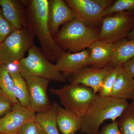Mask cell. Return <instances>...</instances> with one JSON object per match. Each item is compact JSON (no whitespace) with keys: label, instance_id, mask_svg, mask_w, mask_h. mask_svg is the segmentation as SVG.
I'll list each match as a JSON object with an SVG mask.
<instances>
[{"label":"cell","instance_id":"obj_1","mask_svg":"<svg viewBox=\"0 0 134 134\" xmlns=\"http://www.w3.org/2000/svg\"><path fill=\"white\" fill-rule=\"evenodd\" d=\"M26 13L27 28L38 39L41 50L51 62H55L66 52L55 43L48 20V0L21 1Z\"/></svg>","mask_w":134,"mask_h":134},{"label":"cell","instance_id":"obj_2","mask_svg":"<svg viewBox=\"0 0 134 134\" xmlns=\"http://www.w3.org/2000/svg\"><path fill=\"white\" fill-rule=\"evenodd\" d=\"M127 100L97 95L81 119V132L98 134L100 126L106 120L114 121L129 105Z\"/></svg>","mask_w":134,"mask_h":134},{"label":"cell","instance_id":"obj_3","mask_svg":"<svg viewBox=\"0 0 134 134\" xmlns=\"http://www.w3.org/2000/svg\"><path fill=\"white\" fill-rule=\"evenodd\" d=\"M99 34V32L96 29L87 26L76 18L63 25L53 37L63 50L77 53L87 49L98 40Z\"/></svg>","mask_w":134,"mask_h":134},{"label":"cell","instance_id":"obj_4","mask_svg":"<svg viewBox=\"0 0 134 134\" xmlns=\"http://www.w3.org/2000/svg\"><path fill=\"white\" fill-rule=\"evenodd\" d=\"M28 55L17 63L18 69L24 79L29 77H43L49 81L64 82L66 77L55 69V64L45 56L41 48L34 44L29 49Z\"/></svg>","mask_w":134,"mask_h":134},{"label":"cell","instance_id":"obj_5","mask_svg":"<svg viewBox=\"0 0 134 134\" xmlns=\"http://www.w3.org/2000/svg\"><path fill=\"white\" fill-rule=\"evenodd\" d=\"M65 108L82 119L97 94L89 87L81 84L66 85L59 89L52 88Z\"/></svg>","mask_w":134,"mask_h":134},{"label":"cell","instance_id":"obj_6","mask_svg":"<svg viewBox=\"0 0 134 134\" xmlns=\"http://www.w3.org/2000/svg\"><path fill=\"white\" fill-rule=\"evenodd\" d=\"M35 36L27 28L15 30L1 44L0 60L8 65L19 62L34 44Z\"/></svg>","mask_w":134,"mask_h":134},{"label":"cell","instance_id":"obj_7","mask_svg":"<svg viewBox=\"0 0 134 134\" xmlns=\"http://www.w3.org/2000/svg\"><path fill=\"white\" fill-rule=\"evenodd\" d=\"M98 40L110 43L126 38L134 26V13L124 11L104 17Z\"/></svg>","mask_w":134,"mask_h":134},{"label":"cell","instance_id":"obj_8","mask_svg":"<svg viewBox=\"0 0 134 134\" xmlns=\"http://www.w3.org/2000/svg\"><path fill=\"white\" fill-rule=\"evenodd\" d=\"M69 7L79 19L87 26L102 23L105 9L98 0H65Z\"/></svg>","mask_w":134,"mask_h":134},{"label":"cell","instance_id":"obj_9","mask_svg":"<svg viewBox=\"0 0 134 134\" xmlns=\"http://www.w3.org/2000/svg\"><path fill=\"white\" fill-rule=\"evenodd\" d=\"M24 79L28 86L32 111L37 113L49 110L52 105L47 92L50 81L36 76L29 77Z\"/></svg>","mask_w":134,"mask_h":134},{"label":"cell","instance_id":"obj_10","mask_svg":"<svg viewBox=\"0 0 134 134\" xmlns=\"http://www.w3.org/2000/svg\"><path fill=\"white\" fill-rule=\"evenodd\" d=\"M36 114L20 104L15 105L9 112L0 118V133L16 134L25 123L36 120Z\"/></svg>","mask_w":134,"mask_h":134},{"label":"cell","instance_id":"obj_11","mask_svg":"<svg viewBox=\"0 0 134 134\" xmlns=\"http://www.w3.org/2000/svg\"><path fill=\"white\" fill-rule=\"evenodd\" d=\"M90 53L87 48L80 52L65 53L56 61L55 69L67 77L90 65Z\"/></svg>","mask_w":134,"mask_h":134},{"label":"cell","instance_id":"obj_12","mask_svg":"<svg viewBox=\"0 0 134 134\" xmlns=\"http://www.w3.org/2000/svg\"><path fill=\"white\" fill-rule=\"evenodd\" d=\"M76 19L74 13L65 1L48 0V24L53 36L58 33L60 26Z\"/></svg>","mask_w":134,"mask_h":134},{"label":"cell","instance_id":"obj_13","mask_svg":"<svg viewBox=\"0 0 134 134\" xmlns=\"http://www.w3.org/2000/svg\"><path fill=\"white\" fill-rule=\"evenodd\" d=\"M113 68L110 66L100 69L85 68L72 75L70 84H81L89 87L94 93H99L106 76Z\"/></svg>","mask_w":134,"mask_h":134},{"label":"cell","instance_id":"obj_14","mask_svg":"<svg viewBox=\"0 0 134 134\" xmlns=\"http://www.w3.org/2000/svg\"><path fill=\"white\" fill-rule=\"evenodd\" d=\"M3 16L15 30L27 28L26 13L20 0H0Z\"/></svg>","mask_w":134,"mask_h":134},{"label":"cell","instance_id":"obj_15","mask_svg":"<svg viewBox=\"0 0 134 134\" xmlns=\"http://www.w3.org/2000/svg\"><path fill=\"white\" fill-rule=\"evenodd\" d=\"M90 53L91 63L92 68H104L110 64L114 53V43L97 40L88 48Z\"/></svg>","mask_w":134,"mask_h":134},{"label":"cell","instance_id":"obj_16","mask_svg":"<svg viewBox=\"0 0 134 134\" xmlns=\"http://www.w3.org/2000/svg\"><path fill=\"white\" fill-rule=\"evenodd\" d=\"M110 97L134 100V79L123 67L117 77Z\"/></svg>","mask_w":134,"mask_h":134},{"label":"cell","instance_id":"obj_17","mask_svg":"<svg viewBox=\"0 0 134 134\" xmlns=\"http://www.w3.org/2000/svg\"><path fill=\"white\" fill-rule=\"evenodd\" d=\"M57 119L58 129L62 134H75L81 130V119L72 111L59 105Z\"/></svg>","mask_w":134,"mask_h":134},{"label":"cell","instance_id":"obj_18","mask_svg":"<svg viewBox=\"0 0 134 134\" xmlns=\"http://www.w3.org/2000/svg\"><path fill=\"white\" fill-rule=\"evenodd\" d=\"M7 66L14 81V94L15 98L21 105L31 110L29 90L25 79L20 74L16 64L15 68L12 64Z\"/></svg>","mask_w":134,"mask_h":134},{"label":"cell","instance_id":"obj_19","mask_svg":"<svg viewBox=\"0 0 134 134\" xmlns=\"http://www.w3.org/2000/svg\"><path fill=\"white\" fill-rule=\"evenodd\" d=\"M134 57V40L124 39L114 43L113 55L108 66L114 68L122 65Z\"/></svg>","mask_w":134,"mask_h":134},{"label":"cell","instance_id":"obj_20","mask_svg":"<svg viewBox=\"0 0 134 134\" xmlns=\"http://www.w3.org/2000/svg\"><path fill=\"white\" fill-rule=\"evenodd\" d=\"M59 105L54 102L48 111L36 113V122L46 134H60L57 119Z\"/></svg>","mask_w":134,"mask_h":134},{"label":"cell","instance_id":"obj_21","mask_svg":"<svg viewBox=\"0 0 134 134\" xmlns=\"http://www.w3.org/2000/svg\"><path fill=\"white\" fill-rule=\"evenodd\" d=\"M14 81L7 65L2 64L0 68V88L2 93L14 105L20 104L14 94Z\"/></svg>","mask_w":134,"mask_h":134},{"label":"cell","instance_id":"obj_22","mask_svg":"<svg viewBox=\"0 0 134 134\" xmlns=\"http://www.w3.org/2000/svg\"><path fill=\"white\" fill-rule=\"evenodd\" d=\"M121 134H134V105H129L118 121Z\"/></svg>","mask_w":134,"mask_h":134},{"label":"cell","instance_id":"obj_23","mask_svg":"<svg viewBox=\"0 0 134 134\" xmlns=\"http://www.w3.org/2000/svg\"><path fill=\"white\" fill-rule=\"evenodd\" d=\"M122 65L113 68L106 76L99 95L103 97H110L118 75L122 68Z\"/></svg>","mask_w":134,"mask_h":134},{"label":"cell","instance_id":"obj_24","mask_svg":"<svg viewBox=\"0 0 134 134\" xmlns=\"http://www.w3.org/2000/svg\"><path fill=\"white\" fill-rule=\"evenodd\" d=\"M128 11L134 13V0H117L109 8L105 10V17L118 12Z\"/></svg>","mask_w":134,"mask_h":134},{"label":"cell","instance_id":"obj_25","mask_svg":"<svg viewBox=\"0 0 134 134\" xmlns=\"http://www.w3.org/2000/svg\"><path fill=\"white\" fill-rule=\"evenodd\" d=\"M15 30V28L3 17L0 7V44Z\"/></svg>","mask_w":134,"mask_h":134},{"label":"cell","instance_id":"obj_26","mask_svg":"<svg viewBox=\"0 0 134 134\" xmlns=\"http://www.w3.org/2000/svg\"><path fill=\"white\" fill-rule=\"evenodd\" d=\"M39 127L36 120L30 121L25 123L16 134H39Z\"/></svg>","mask_w":134,"mask_h":134},{"label":"cell","instance_id":"obj_27","mask_svg":"<svg viewBox=\"0 0 134 134\" xmlns=\"http://www.w3.org/2000/svg\"><path fill=\"white\" fill-rule=\"evenodd\" d=\"M14 105L9 99L2 93L0 95V118L9 112Z\"/></svg>","mask_w":134,"mask_h":134},{"label":"cell","instance_id":"obj_28","mask_svg":"<svg viewBox=\"0 0 134 134\" xmlns=\"http://www.w3.org/2000/svg\"><path fill=\"white\" fill-rule=\"evenodd\" d=\"M98 134H121L118 121H113L104 126Z\"/></svg>","mask_w":134,"mask_h":134},{"label":"cell","instance_id":"obj_29","mask_svg":"<svg viewBox=\"0 0 134 134\" xmlns=\"http://www.w3.org/2000/svg\"><path fill=\"white\" fill-rule=\"evenodd\" d=\"M123 69L134 79V57L122 65Z\"/></svg>","mask_w":134,"mask_h":134},{"label":"cell","instance_id":"obj_30","mask_svg":"<svg viewBox=\"0 0 134 134\" xmlns=\"http://www.w3.org/2000/svg\"><path fill=\"white\" fill-rule=\"evenodd\" d=\"M126 39L127 40H134V26L133 30L129 34L128 36L127 37Z\"/></svg>","mask_w":134,"mask_h":134},{"label":"cell","instance_id":"obj_31","mask_svg":"<svg viewBox=\"0 0 134 134\" xmlns=\"http://www.w3.org/2000/svg\"><path fill=\"white\" fill-rule=\"evenodd\" d=\"M39 130H40V133L39 134H46L45 133L44 131L42 130V129H41V128L39 126Z\"/></svg>","mask_w":134,"mask_h":134},{"label":"cell","instance_id":"obj_32","mask_svg":"<svg viewBox=\"0 0 134 134\" xmlns=\"http://www.w3.org/2000/svg\"><path fill=\"white\" fill-rule=\"evenodd\" d=\"M131 104L132 105H134V100L133 101V102H132V103H131Z\"/></svg>","mask_w":134,"mask_h":134},{"label":"cell","instance_id":"obj_33","mask_svg":"<svg viewBox=\"0 0 134 134\" xmlns=\"http://www.w3.org/2000/svg\"><path fill=\"white\" fill-rule=\"evenodd\" d=\"M2 63L1 62V60H0V68H1V66L2 65Z\"/></svg>","mask_w":134,"mask_h":134},{"label":"cell","instance_id":"obj_34","mask_svg":"<svg viewBox=\"0 0 134 134\" xmlns=\"http://www.w3.org/2000/svg\"><path fill=\"white\" fill-rule=\"evenodd\" d=\"M2 93V92L1 90V88H0V95Z\"/></svg>","mask_w":134,"mask_h":134},{"label":"cell","instance_id":"obj_35","mask_svg":"<svg viewBox=\"0 0 134 134\" xmlns=\"http://www.w3.org/2000/svg\"><path fill=\"white\" fill-rule=\"evenodd\" d=\"M0 134H3L1 133H0Z\"/></svg>","mask_w":134,"mask_h":134},{"label":"cell","instance_id":"obj_36","mask_svg":"<svg viewBox=\"0 0 134 134\" xmlns=\"http://www.w3.org/2000/svg\"><path fill=\"white\" fill-rule=\"evenodd\" d=\"M0 48H1V44H0Z\"/></svg>","mask_w":134,"mask_h":134}]
</instances>
